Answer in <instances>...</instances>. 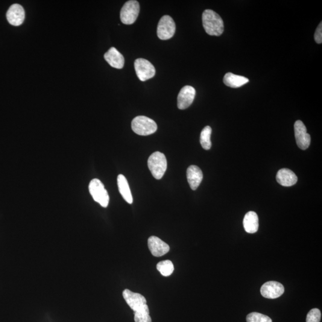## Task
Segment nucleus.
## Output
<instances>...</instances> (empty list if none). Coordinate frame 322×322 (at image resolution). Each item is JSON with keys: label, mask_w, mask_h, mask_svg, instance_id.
I'll return each mask as SVG.
<instances>
[{"label": "nucleus", "mask_w": 322, "mask_h": 322, "mask_svg": "<svg viewBox=\"0 0 322 322\" xmlns=\"http://www.w3.org/2000/svg\"><path fill=\"white\" fill-rule=\"evenodd\" d=\"M203 23L205 31L210 36H219L223 33V20L215 11L207 9L204 11Z\"/></svg>", "instance_id": "1"}, {"label": "nucleus", "mask_w": 322, "mask_h": 322, "mask_svg": "<svg viewBox=\"0 0 322 322\" xmlns=\"http://www.w3.org/2000/svg\"><path fill=\"white\" fill-rule=\"evenodd\" d=\"M122 295L126 303L134 312V316L149 315L147 301L143 295L127 289L123 291Z\"/></svg>", "instance_id": "2"}, {"label": "nucleus", "mask_w": 322, "mask_h": 322, "mask_svg": "<svg viewBox=\"0 0 322 322\" xmlns=\"http://www.w3.org/2000/svg\"><path fill=\"white\" fill-rule=\"evenodd\" d=\"M148 165L152 175L157 180H160L167 168V161L165 155L160 152H154L149 157Z\"/></svg>", "instance_id": "3"}, {"label": "nucleus", "mask_w": 322, "mask_h": 322, "mask_svg": "<svg viewBox=\"0 0 322 322\" xmlns=\"http://www.w3.org/2000/svg\"><path fill=\"white\" fill-rule=\"evenodd\" d=\"M131 128L140 136H149L157 131V123L153 119L145 116L135 117L131 122Z\"/></svg>", "instance_id": "4"}, {"label": "nucleus", "mask_w": 322, "mask_h": 322, "mask_svg": "<svg viewBox=\"0 0 322 322\" xmlns=\"http://www.w3.org/2000/svg\"><path fill=\"white\" fill-rule=\"evenodd\" d=\"M89 192L96 203L102 207L107 208L109 203V196L104 184L98 178H94L89 186Z\"/></svg>", "instance_id": "5"}, {"label": "nucleus", "mask_w": 322, "mask_h": 322, "mask_svg": "<svg viewBox=\"0 0 322 322\" xmlns=\"http://www.w3.org/2000/svg\"><path fill=\"white\" fill-rule=\"evenodd\" d=\"M140 12V4L135 0L126 2L120 12L121 22L125 25H131L136 22Z\"/></svg>", "instance_id": "6"}, {"label": "nucleus", "mask_w": 322, "mask_h": 322, "mask_svg": "<svg viewBox=\"0 0 322 322\" xmlns=\"http://www.w3.org/2000/svg\"><path fill=\"white\" fill-rule=\"evenodd\" d=\"M175 23L171 16L165 15L161 17L157 28V35L161 40L171 39L175 32Z\"/></svg>", "instance_id": "7"}, {"label": "nucleus", "mask_w": 322, "mask_h": 322, "mask_svg": "<svg viewBox=\"0 0 322 322\" xmlns=\"http://www.w3.org/2000/svg\"><path fill=\"white\" fill-rule=\"evenodd\" d=\"M134 68L137 77L142 81L153 78L156 74V70L153 64L144 58H137L134 61Z\"/></svg>", "instance_id": "8"}, {"label": "nucleus", "mask_w": 322, "mask_h": 322, "mask_svg": "<svg viewBox=\"0 0 322 322\" xmlns=\"http://www.w3.org/2000/svg\"><path fill=\"white\" fill-rule=\"evenodd\" d=\"M295 137L297 144L302 150L308 149L311 142V137L307 132V128L304 123L298 120L294 124Z\"/></svg>", "instance_id": "9"}, {"label": "nucleus", "mask_w": 322, "mask_h": 322, "mask_svg": "<svg viewBox=\"0 0 322 322\" xmlns=\"http://www.w3.org/2000/svg\"><path fill=\"white\" fill-rule=\"evenodd\" d=\"M196 90L192 86H186L181 89L177 97V107L178 109L184 110L188 108L194 101Z\"/></svg>", "instance_id": "10"}, {"label": "nucleus", "mask_w": 322, "mask_h": 322, "mask_svg": "<svg viewBox=\"0 0 322 322\" xmlns=\"http://www.w3.org/2000/svg\"><path fill=\"white\" fill-rule=\"evenodd\" d=\"M285 288L279 282L270 281L262 286L261 294L263 297L268 299H275L284 293Z\"/></svg>", "instance_id": "11"}, {"label": "nucleus", "mask_w": 322, "mask_h": 322, "mask_svg": "<svg viewBox=\"0 0 322 322\" xmlns=\"http://www.w3.org/2000/svg\"><path fill=\"white\" fill-rule=\"evenodd\" d=\"M148 247L154 256H164L169 251V246L157 236H152L148 239Z\"/></svg>", "instance_id": "12"}, {"label": "nucleus", "mask_w": 322, "mask_h": 322, "mask_svg": "<svg viewBox=\"0 0 322 322\" xmlns=\"http://www.w3.org/2000/svg\"><path fill=\"white\" fill-rule=\"evenodd\" d=\"M7 19L10 24L13 26H18L22 25L24 21L25 17V10L22 5L18 4H14L11 5L8 10Z\"/></svg>", "instance_id": "13"}, {"label": "nucleus", "mask_w": 322, "mask_h": 322, "mask_svg": "<svg viewBox=\"0 0 322 322\" xmlns=\"http://www.w3.org/2000/svg\"><path fill=\"white\" fill-rule=\"evenodd\" d=\"M186 174L190 188L197 190L203 179V171L197 166L190 165L187 169Z\"/></svg>", "instance_id": "14"}, {"label": "nucleus", "mask_w": 322, "mask_h": 322, "mask_svg": "<svg viewBox=\"0 0 322 322\" xmlns=\"http://www.w3.org/2000/svg\"><path fill=\"white\" fill-rule=\"evenodd\" d=\"M105 59L114 68L121 69L124 66V57L115 48H111L104 55Z\"/></svg>", "instance_id": "15"}, {"label": "nucleus", "mask_w": 322, "mask_h": 322, "mask_svg": "<svg viewBox=\"0 0 322 322\" xmlns=\"http://www.w3.org/2000/svg\"><path fill=\"white\" fill-rule=\"evenodd\" d=\"M276 180L280 185L290 187L297 183L298 178L293 171L289 169L283 168L277 172Z\"/></svg>", "instance_id": "16"}, {"label": "nucleus", "mask_w": 322, "mask_h": 322, "mask_svg": "<svg viewBox=\"0 0 322 322\" xmlns=\"http://www.w3.org/2000/svg\"><path fill=\"white\" fill-rule=\"evenodd\" d=\"M244 229L248 233H256L259 230V216L256 213L250 212L246 214L243 221Z\"/></svg>", "instance_id": "17"}, {"label": "nucleus", "mask_w": 322, "mask_h": 322, "mask_svg": "<svg viewBox=\"0 0 322 322\" xmlns=\"http://www.w3.org/2000/svg\"><path fill=\"white\" fill-rule=\"evenodd\" d=\"M117 183H118L119 193H121L122 198L128 204H133L132 194H131L127 178H125L124 175L119 174L118 178H117Z\"/></svg>", "instance_id": "18"}, {"label": "nucleus", "mask_w": 322, "mask_h": 322, "mask_svg": "<svg viewBox=\"0 0 322 322\" xmlns=\"http://www.w3.org/2000/svg\"><path fill=\"white\" fill-rule=\"evenodd\" d=\"M223 82L225 86L236 89L248 83L249 80L243 76L237 75L229 72L224 75Z\"/></svg>", "instance_id": "19"}, {"label": "nucleus", "mask_w": 322, "mask_h": 322, "mask_svg": "<svg viewBox=\"0 0 322 322\" xmlns=\"http://www.w3.org/2000/svg\"><path fill=\"white\" fill-rule=\"evenodd\" d=\"M212 129L210 126H206L202 130L200 136V143L202 147L205 150H210L212 148V141H211V136H212Z\"/></svg>", "instance_id": "20"}, {"label": "nucleus", "mask_w": 322, "mask_h": 322, "mask_svg": "<svg viewBox=\"0 0 322 322\" xmlns=\"http://www.w3.org/2000/svg\"><path fill=\"white\" fill-rule=\"evenodd\" d=\"M157 270L163 276H169L173 273L174 268L172 263L169 260L161 262L158 263L157 266Z\"/></svg>", "instance_id": "21"}, {"label": "nucleus", "mask_w": 322, "mask_h": 322, "mask_svg": "<svg viewBox=\"0 0 322 322\" xmlns=\"http://www.w3.org/2000/svg\"><path fill=\"white\" fill-rule=\"evenodd\" d=\"M247 322H272L271 319L268 316L257 312L249 314L247 317Z\"/></svg>", "instance_id": "22"}, {"label": "nucleus", "mask_w": 322, "mask_h": 322, "mask_svg": "<svg viewBox=\"0 0 322 322\" xmlns=\"http://www.w3.org/2000/svg\"><path fill=\"white\" fill-rule=\"evenodd\" d=\"M321 312L318 309H313L307 314L306 322H320Z\"/></svg>", "instance_id": "23"}, {"label": "nucleus", "mask_w": 322, "mask_h": 322, "mask_svg": "<svg viewBox=\"0 0 322 322\" xmlns=\"http://www.w3.org/2000/svg\"><path fill=\"white\" fill-rule=\"evenodd\" d=\"M315 42L318 44H322V23L321 22L320 24L318 26L316 29L315 34Z\"/></svg>", "instance_id": "24"}]
</instances>
